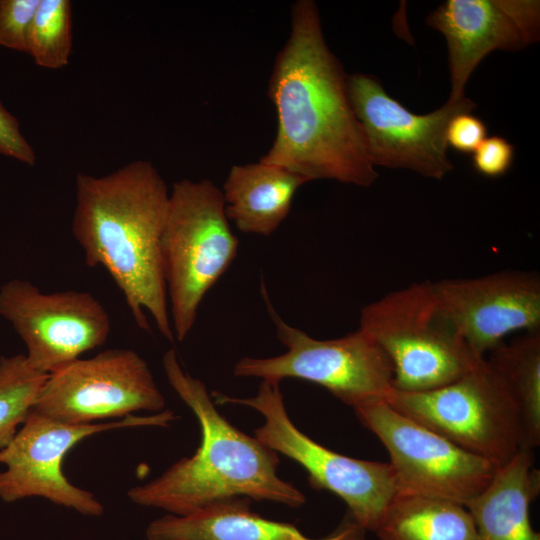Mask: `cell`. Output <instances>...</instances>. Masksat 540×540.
Here are the masks:
<instances>
[{"label":"cell","mask_w":540,"mask_h":540,"mask_svg":"<svg viewBox=\"0 0 540 540\" xmlns=\"http://www.w3.org/2000/svg\"><path fill=\"white\" fill-rule=\"evenodd\" d=\"M268 95L277 116L261 161L309 181L369 187L378 178L353 111L347 75L324 39L312 0L291 6L289 37L276 56Z\"/></svg>","instance_id":"obj_1"},{"label":"cell","mask_w":540,"mask_h":540,"mask_svg":"<svg viewBox=\"0 0 540 540\" xmlns=\"http://www.w3.org/2000/svg\"><path fill=\"white\" fill-rule=\"evenodd\" d=\"M170 191L155 166L132 161L103 176L78 173L72 233L89 267H103L136 325L175 337L168 309L161 238Z\"/></svg>","instance_id":"obj_2"},{"label":"cell","mask_w":540,"mask_h":540,"mask_svg":"<svg viewBox=\"0 0 540 540\" xmlns=\"http://www.w3.org/2000/svg\"><path fill=\"white\" fill-rule=\"evenodd\" d=\"M166 378L192 410L201 429V443L162 475L129 489L134 503L187 515L209 504L247 497L297 508L305 496L277 475L278 453L234 427L220 414L206 385L186 372L175 349L163 355Z\"/></svg>","instance_id":"obj_3"},{"label":"cell","mask_w":540,"mask_h":540,"mask_svg":"<svg viewBox=\"0 0 540 540\" xmlns=\"http://www.w3.org/2000/svg\"><path fill=\"white\" fill-rule=\"evenodd\" d=\"M389 359L392 389L422 392L449 384L484 357L444 313L431 281L393 290L360 311L359 328Z\"/></svg>","instance_id":"obj_4"},{"label":"cell","mask_w":540,"mask_h":540,"mask_svg":"<svg viewBox=\"0 0 540 540\" xmlns=\"http://www.w3.org/2000/svg\"><path fill=\"white\" fill-rule=\"evenodd\" d=\"M239 241L211 180L173 184L161 238L163 272L175 339L191 332L199 306L237 256Z\"/></svg>","instance_id":"obj_5"},{"label":"cell","mask_w":540,"mask_h":540,"mask_svg":"<svg viewBox=\"0 0 540 540\" xmlns=\"http://www.w3.org/2000/svg\"><path fill=\"white\" fill-rule=\"evenodd\" d=\"M385 400L400 413L498 467L523 448L515 402L486 357L449 384L422 392L391 389Z\"/></svg>","instance_id":"obj_6"},{"label":"cell","mask_w":540,"mask_h":540,"mask_svg":"<svg viewBox=\"0 0 540 540\" xmlns=\"http://www.w3.org/2000/svg\"><path fill=\"white\" fill-rule=\"evenodd\" d=\"M279 382L262 380L257 394L230 397L213 392L219 404L255 409L264 424L254 436L265 446L302 466L312 487L328 490L348 506L349 517L363 530L375 532L387 508L400 493L390 463L355 459L308 437L291 421Z\"/></svg>","instance_id":"obj_7"},{"label":"cell","mask_w":540,"mask_h":540,"mask_svg":"<svg viewBox=\"0 0 540 540\" xmlns=\"http://www.w3.org/2000/svg\"><path fill=\"white\" fill-rule=\"evenodd\" d=\"M261 288L276 336L287 351L269 358L244 357L234 366L235 376L279 383L285 378L302 379L324 387L353 409L385 400L392 389L393 370L370 336L358 329L340 338L315 339L286 323L264 284Z\"/></svg>","instance_id":"obj_8"},{"label":"cell","mask_w":540,"mask_h":540,"mask_svg":"<svg viewBox=\"0 0 540 540\" xmlns=\"http://www.w3.org/2000/svg\"><path fill=\"white\" fill-rule=\"evenodd\" d=\"M354 411L388 451L400 493L465 505L489 484L499 468L400 413L386 400Z\"/></svg>","instance_id":"obj_9"},{"label":"cell","mask_w":540,"mask_h":540,"mask_svg":"<svg viewBox=\"0 0 540 540\" xmlns=\"http://www.w3.org/2000/svg\"><path fill=\"white\" fill-rule=\"evenodd\" d=\"M175 418L169 411L151 416L129 415L108 423L70 425L57 422L33 409L9 445L0 451V498L14 502L42 497L83 515L100 516L103 505L93 493L72 484L63 474L66 453L93 434L117 428L166 426Z\"/></svg>","instance_id":"obj_10"},{"label":"cell","mask_w":540,"mask_h":540,"mask_svg":"<svg viewBox=\"0 0 540 540\" xmlns=\"http://www.w3.org/2000/svg\"><path fill=\"white\" fill-rule=\"evenodd\" d=\"M164 407L146 361L132 349L112 348L49 374L32 409L57 422L87 425Z\"/></svg>","instance_id":"obj_11"},{"label":"cell","mask_w":540,"mask_h":540,"mask_svg":"<svg viewBox=\"0 0 540 540\" xmlns=\"http://www.w3.org/2000/svg\"><path fill=\"white\" fill-rule=\"evenodd\" d=\"M347 84L374 166L406 169L437 180L453 169L446 128L455 115L475 109L471 99H448L437 110L419 115L392 98L375 77L356 73L347 76Z\"/></svg>","instance_id":"obj_12"},{"label":"cell","mask_w":540,"mask_h":540,"mask_svg":"<svg viewBox=\"0 0 540 540\" xmlns=\"http://www.w3.org/2000/svg\"><path fill=\"white\" fill-rule=\"evenodd\" d=\"M0 316L26 346L29 365L51 374L102 346L111 321L105 307L88 292H42L30 281L12 279L0 287Z\"/></svg>","instance_id":"obj_13"},{"label":"cell","mask_w":540,"mask_h":540,"mask_svg":"<svg viewBox=\"0 0 540 540\" xmlns=\"http://www.w3.org/2000/svg\"><path fill=\"white\" fill-rule=\"evenodd\" d=\"M431 283L444 313L483 357L511 333L540 331V278L536 272L503 270Z\"/></svg>","instance_id":"obj_14"},{"label":"cell","mask_w":540,"mask_h":540,"mask_svg":"<svg viewBox=\"0 0 540 540\" xmlns=\"http://www.w3.org/2000/svg\"><path fill=\"white\" fill-rule=\"evenodd\" d=\"M427 24L443 34L448 51L451 92L463 97L466 83L494 50L518 51L535 43L540 31L536 0H447L430 13Z\"/></svg>","instance_id":"obj_15"},{"label":"cell","mask_w":540,"mask_h":540,"mask_svg":"<svg viewBox=\"0 0 540 540\" xmlns=\"http://www.w3.org/2000/svg\"><path fill=\"white\" fill-rule=\"evenodd\" d=\"M365 530L349 516L330 535L310 538L295 525L266 519L236 497L209 504L187 515L167 514L146 529L148 540H364Z\"/></svg>","instance_id":"obj_16"},{"label":"cell","mask_w":540,"mask_h":540,"mask_svg":"<svg viewBox=\"0 0 540 540\" xmlns=\"http://www.w3.org/2000/svg\"><path fill=\"white\" fill-rule=\"evenodd\" d=\"M539 490L540 472L533 466L532 452L522 448L464 505L479 540H540L530 519V505Z\"/></svg>","instance_id":"obj_17"},{"label":"cell","mask_w":540,"mask_h":540,"mask_svg":"<svg viewBox=\"0 0 540 540\" xmlns=\"http://www.w3.org/2000/svg\"><path fill=\"white\" fill-rule=\"evenodd\" d=\"M304 177L261 160L234 165L221 189L225 213L236 228L269 236L287 218Z\"/></svg>","instance_id":"obj_18"},{"label":"cell","mask_w":540,"mask_h":540,"mask_svg":"<svg viewBox=\"0 0 540 540\" xmlns=\"http://www.w3.org/2000/svg\"><path fill=\"white\" fill-rule=\"evenodd\" d=\"M375 533L380 540H479L464 505L407 493L393 499Z\"/></svg>","instance_id":"obj_19"},{"label":"cell","mask_w":540,"mask_h":540,"mask_svg":"<svg viewBox=\"0 0 540 540\" xmlns=\"http://www.w3.org/2000/svg\"><path fill=\"white\" fill-rule=\"evenodd\" d=\"M487 360L499 373L517 407L523 448L540 444V331L502 342Z\"/></svg>","instance_id":"obj_20"},{"label":"cell","mask_w":540,"mask_h":540,"mask_svg":"<svg viewBox=\"0 0 540 540\" xmlns=\"http://www.w3.org/2000/svg\"><path fill=\"white\" fill-rule=\"evenodd\" d=\"M48 375L33 369L25 354L0 357V451L26 420Z\"/></svg>","instance_id":"obj_21"},{"label":"cell","mask_w":540,"mask_h":540,"mask_svg":"<svg viewBox=\"0 0 540 540\" xmlns=\"http://www.w3.org/2000/svg\"><path fill=\"white\" fill-rule=\"evenodd\" d=\"M72 4L69 0H40L33 17L27 53L47 69L69 63L72 49Z\"/></svg>","instance_id":"obj_22"},{"label":"cell","mask_w":540,"mask_h":540,"mask_svg":"<svg viewBox=\"0 0 540 540\" xmlns=\"http://www.w3.org/2000/svg\"><path fill=\"white\" fill-rule=\"evenodd\" d=\"M40 0H0V45L27 53L31 23Z\"/></svg>","instance_id":"obj_23"},{"label":"cell","mask_w":540,"mask_h":540,"mask_svg":"<svg viewBox=\"0 0 540 540\" xmlns=\"http://www.w3.org/2000/svg\"><path fill=\"white\" fill-rule=\"evenodd\" d=\"M514 147L500 136L485 138L473 152L472 162L475 170L486 177H500L511 167Z\"/></svg>","instance_id":"obj_24"},{"label":"cell","mask_w":540,"mask_h":540,"mask_svg":"<svg viewBox=\"0 0 540 540\" xmlns=\"http://www.w3.org/2000/svg\"><path fill=\"white\" fill-rule=\"evenodd\" d=\"M484 122L471 112H464L451 118L446 128V142L461 153H473L486 138Z\"/></svg>","instance_id":"obj_25"},{"label":"cell","mask_w":540,"mask_h":540,"mask_svg":"<svg viewBox=\"0 0 540 540\" xmlns=\"http://www.w3.org/2000/svg\"><path fill=\"white\" fill-rule=\"evenodd\" d=\"M0 155L33 166L37 157L23 136L18 120L0 102Z\"/></svg>","instance_id":"obj_26"}]
</instances>
